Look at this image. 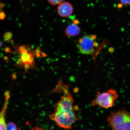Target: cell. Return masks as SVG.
<instances>
[{
    "label": "cell",
    "instance_id": "obj_1",
    "mask_svg": "<svg viewBox=\"0 0 130 130\" xmlns=\"http://www.w3.org/2000/svg\"><path fill=\"white\" fill-rule=\"evenodd\" d=\"M73 103L72 97L68 94L62 97L55 105L54 112L50 119L60 127L71 129L74 123L80 120L75 112L79 110V108L74 106Z\"/></svg>",
    "mask_w": 130,
    "mask_h": 130
},
{
    "label": "cell",
    "instance_id": "obj_2",
    "mask_svg": "<svg viewBox=\"0 0 130 130\" xmlns=\"http://www.w3.org/2000/svg\"><path fill=\"white\" fill-rule=\"evenodd\" d=\"M107 122L112 130H130V112L124 109L111 112Z\"/></svg>",
    "mask_w": 130,
    "mask_h": 130
},
{
    "label": "cell",
    "instance_id": "obj_3",
    "mask_svg": "<svg viewBox=\"0 0 130 130\" xmlns=\"http://www.w3.org/2000/svg\"><path fill=\"white\" fill-rule=\"evenodd\" d=\"M118 97V93L113 89H110L103 93L98 92L96 97L92 101V105L93 106L98 105L104 108H111Z\"/></svg>",
    "mask_w": 130,
    "mask_h": 130
},
{
    "label": "cell",
    "instance_id": "obj_4",
    "mask_svg": "<svg viewBox=\"0 0 130 130\" xmlns=\"http://www.w3.org/2000/svg\"><path fill=\"white\" fill-rule=\"evenodd\" d=\"M19 50L20 58L16 66L20 68H23L26 71L30 69H36L34 61L35 53L24 46L19 47Z\"/></svg>",
    "mask_w": 130,
    "mask_h": 130
},
{
    "label": "cell",
    "instance_id": "obj_5",
    "mask_svg": "<svg viewBox=\"0 0 130 130\" xmlns=\"http://www.w3.org/2000/svg\"><path fill=\"white\" fill-rule=\"evenodd\" d=\"M96 37L95 35H87L79 39L77 47L81 54H93L95 52V48L98 45L95 41Z\"/></svg>",
    "mask_w": 130,
    "mask_h": 130
},
{
    "label": "cell",
    "instance_id": "obj_6",
    "mask_svg": "<svg viewBox=\"0 0 130 130\" xmlns=\"http://www.w3.org/2000/svg\"><path fill=\"white\" fill-rule=\"evenodd\" d=\"M74 8L72 4L67 2H64L58 5L57 8L58 13L62 17H69L72 14Z\"/></svg>",
    "mask_w": 130,
    "mask_h": 130
},
{
    "label": "cell",
    "instance_id": "obj_7",
    "mask_svg": "<svg viewBox=\"0 0 130 130\" xmlns=\"http://www.w3.org/2000/svg\"><path fill=\"white\" fill-rule=\"evenodd\" d=\"M80 31V28L75 23H72L68 26L65 32L67 36L73 37L78 35Z\"/></svg>",
    "mask_w": 130,
    "mask_h": 130
},
{
    "label": "cell",
    "instance_id": "obj_8",
    "mask_svg": "<svg viewBox=\"0 0 130 130\" xmlns=\"http://www.w3.org/2000/svg\"><path fill=\"white\" fill-rule=\"evenodd\" d=\"M4 108L0 113V130H6V123L5 120V115L7 105L5 104Z\"/></svg>",
    "mask_w": 130,
    "mask_h": 130
},
{
    "label": "cell",
    "instance_id": "obj_9",
    "mask_svg": "<svg viewBox=\"0 0 130 130\" xmlns=\"http://www.w3.org/2000/svg\"><path fill=\"white\" fill-rule=\"evenodd\" d=\"M6 130H18L16 125L12 122L8 123L6 125Z\"/></svg>",
    "mask_w": 130,
    "mask_h": 130
},
{
    "label": "cell",
    "instance_id": "obj_10",
    "mask_svg": "<svg viewBox=\"0 0 130 130\" xmlns=\"http://www.w3.org/2000/svg\"><path fill=\"white\" fill-rule=\"evenodd\" d=\"M48 2L53 5H59L63 2L64 0H48Z\"/></svg>",
    "mask_w": 130,
    "mask_h": 130
},
{
    "label": "cell",
    "instance_id": "obj_11",
    "mask_svg": "<svg viewBox=\"0 0 130 130\" xmlns=\"http://www.w3.org/2000/svg\"><path fill=\"white\" fill-rule=\"evenodd\" d=\"M121 4L124 5H130V0H119Z\"/></svg>",
    "mask_w": 130,
    "mask_h": 130
},
{
    "label": "cell",
    "instance_id": "obj_12",
    "mask_svg": "<svg viewBox=\"0 0 130 130\" xmlns=\"http://www.w3.org/2000/svg\"><path fill=\"white\" fill-rule=\"evenodd\" d=\"M5 15L4 12H0V19L3 20L5 19Z\"/></svg>",
    "mask_w": 130,
    "mask_h": 130
},
{
    "label": "cell",
    "instance_id": "obj_13",
    "mask_svg": "<svg viewBox=\"0 0 130 130\" xmlns=\"http://www.w3.org/2000/svg\"><path fill=\"white\" fill-rule=\"evenodd\" d=\"M3 6H4V5H3L2 3H1V0H0V12H1L2 8L3 7Z\"/></svg>",
    "mask_w": 130,
    "mask_h": 130
},
{
    "label": "cell",
    "instance_id": "obj_14",
    "mask_svg": "<svg viewBox=\"0 0 130 130\" xmlns=\"http://www.w3.org/2000/svg\"><path fill=\"white\" fill-rule=\"evenodd\" d=\"M2 44L1 42L0 41V49H1V47L2 46Z\"/></svg>",
    "mask_w": 130,
    "mask_h": 130
},
{
    "label": "cell",
    "instance_id": "obj_15",
    "mask_svg": "<svg viewBox=\"0 0 130 130\" xmlns=\"http://www.w3.org/2000/svg\"><path fill=\"white\" fill-rule=\"evenodd\" d=\"M90 130V129H87V130Z\"/></svg>",
    "mask_w": 130,
    "mask_h": 130
}]
</instances>
